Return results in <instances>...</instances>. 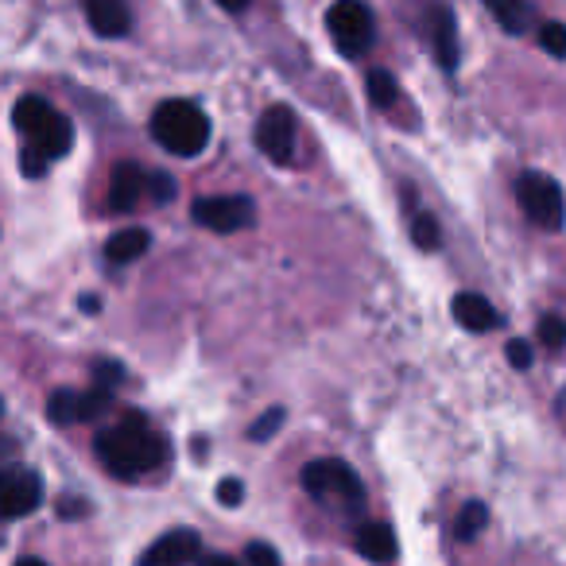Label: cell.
Masks as SVG:
<instances>
[{
    "instance_id": "obj_8",
    "label": "cell",
    "mask_w": 566,
    "mask_h": 566,
    "mask_svg": "<svg viewBox=\"0 0 566 566\" xmlns=\"http://www.w3.org/2000/svg\"><path fill=\"white\" fill-rule=\"evenodd\" d=\"M195 221L213 233H237V229L252 226V198L244 195H221V198H198Z\"/></svg>"
},
{
    "instance_id": "obj_14",
    "label": "cell",
    "mask_w": 566,
    "mask_h": 566,
    "mask_svg": "<svg viewBox=\"0 0 566 566\" xmlns=\"http://www.w3.org/2000/svg\"><path fill=\"white\" fill-rule=\"evenodd\" d=\"M144 182H148V175L140 171L136 164H120L117 171H113L109 179V206L117 213H128L136 202H140L144 195Z\"/></svg>"
},
{
    "instance_id": "obj_24",
    "label": "cell",
    "mask_w": 566,
    "mask_h": 566,
    "mask_svg": "<svg viewBox=\"0 0 566 566\" xmlns=\"http://www.w3.org/2000/svg\"><path fill=\"white\" fill-rule=\"evenodd\" d=\"M535 334H539V342L547 349H563L566 346V323L558 315H543L539 326H535Z\"/></svg>"
},
{
    "instance_id": "obj_31",
    "label": "cell",
    "mask_w": 566,
    "mask_h": 566,
    "mask_svg": "<svg viewBox=\"0 0 566 566\" xmlns=\"http://www.w3.org/2000/svg\"><path fill=\"white\" fill-rule=\"evenodd\" d=\"M218 501L226 504V509H237V504L244 501V481H237V478H226L218 485Z\"/></svg>"
},
{
    "instance_id": "obj_29",
    "label": "cell",
    "mask_w": 566,
    "mask_h": 566,
    "mask_svg": "<svg viewBox=\"0 0 566 566\" xmlns=\"http://www.w3.org/2000/svg\"><path fill=\"white\" fill-rule=\"evenodd\" d=\"M94 380H97V388H117L120 380H125V365H117V361H97L94 365Z\"/></svg>"
},
{
    "instance_id": "obj_9",
    "label": "cell",
    "mask_w": 566,
    "mask_h": 566,
    "mask_svg": "<svg viewBox=\"0 0 566 566\" xmlns=\"http://www.w3.org/2000/svg\"><path fill=\"white\" fill-rule=\"evenodd\" d=\"M202 555V539L190 527H179V532H167L164 539H156L148 551H144L140 566H187Z\"/></svg>"
},
{
    "instance_id": "obj_35",
    "label": "cell",
    "mask_w": 566,
    "mask_h": 566,
    "mask_svg": "<svg viewBox=\"0 0 566 566\" xmlns=\"http://www.w3.org/2000/svg\"><path fill=\"white\" fill-rule=\"evenodd\" d=\"M17 566H48V563H43V558H20Z\"/></svg>"
},
{
    "instance_id": "obj_15",
    "label": "cell",
    "mask_w": 566,
    "mask_h": 566,
    "mask_svg": "<svg viewBox=\"0 0 566 566\" xmlns=\"http://www.w3.org/2000/svg\"><path fill=\"white\" fill-rule=\"evenodd\" d=\"M12 120H17V128L28 136V144L35 140V136L43 133V128L55 120V109H51L43 97H35V94H28V97H20L17 102V109H12Z\"/></svg>"
},
{
    "instance_id": "obj_27",
    "label": "cell",
    "mask_w": 566,
    "mask_h": 566,
    "mask_svg": "<svg viewBox=\"0 0 566 566\" xmlns=\"http://www.w3.org/2000/svg\"><path fill=\"white\" fill-rule=\"evenodd\" d=\"M244 566H280V551H275L272 543L252 539L249 547H244Z\"/></svg>"
},
{
    "instance_id": "obj_23",
    "label": "cell",
    "mask_w": 566,
    "mask_h": 566,
    "mask_svg": "<svg viewBox=\"0 0 566 566\" xmlns=\"http://www.w3.org/2000/svg\"><path fill=\"white\" fill-rule=\"evenodd\" d=\"M539 48L547 51L551 59H566V24H558V20L539 24Z\"/></svg>"
},
{
    "instance_id": "obj_19",
    "label": "cell",
    "mask_w": 566,
    "mask_h": 566,
    "mask_svg": "<svg viewBox=\"0 0 566 566\" xmlns=\"http://www.w3.org/2000/svg\"><path fill=\"white\" fill-rule=\"evenodd\" d=\"M48 419L59 427H71V423H86L82 419V392H74V388H63V392H55L48 400Z\"/></svg>"
},
{
    "instance_id": "obj_36",
    "label": "cell",
    "mask_w": 566,
    "mask_h": 566,
    "mask_svg": "<svg viewBox=\"0 0 566 566\" xmlns=\"http://www.w3.org/2000/svg\"><path fill=\"white\" fill-rule=\"evenodd\" d=\"M0 416H4V400H0Z\"/></svg>"
},
{
    "instance_id": "obj_2",
    "label": "cell",
    "mask_w": 566,
    "mask_h": 566,
    "mask_svg": "<svg viewBox=\"0 0 566 566\" xmlns=\"http://www.w3.org/2000/svg\"><path fill=\"white\" fill-rule=\"evenodd\" d=\"M210 117L195 102H164L151 113V136L159 140V148L179 159L202 156L206 144H210Z\"/></svg>"
},
{
    "instance_id": "obj_20",
    "label": "cell",
    "mask_w": 566,
    "mask_h": 566,
    "mask_svg": "<svg viewBox=\"0 0 566 566\" xmlns=\"http://www.w3.org/2000/svg\"><path fill=\"white\" fill-rule=\"evenodd\" d=\"M365 90H369V102L377 105V109H392L396 97H400V86H396V78L388 71H369V78H365Z\"/></svg>"
},
{
    "instance_id": "obj_17",
    "label": "cell",
    "mask_w": 566,
    "mask_h": 566,
    "mask_svg": "<svg viewBox=\"0 0 566 566\" xmlns=\"http://www.w3.org/2000/svg\"><path fill=\"white\" fill-rule=\"evenodd\" d=\"M35 148L43 151L48 159H63V156H71V148H74V125L63 117V113H55V120H51L48 128H43L40 136H35Z\"/></svg>"
},
{
    "instance_id": "obj_30",
    "label": "cell",
    "mask_w": 566,
    "mask_h": 566,
    "mask_svg": "<svg viewBox=\"0 0 566 566\" xmlns=\"http://www.w3.org/2000/svg\"><path fill=\"white\" fill-rule=\"evenodd\" d=\"M504 357H509V365L512 369H532V346L527 342H520V338H512L509 346H504Z\"/></svg>"
},
{
    "instance_id": "obj_13",
    "label": "cell",
    "mask_w": 566,
    "mask_h": 566,
    "mask_svg": "<svg viewBox=\"0 0 566 566\" xmlns=\"http://www.w3.org/2000/svg\"><path fill=\"white\" fill-rule=\"evenodd\" d=\"M86 17L94 24V32L105 35V40H120L128 32V24H133L125 0H86Z\"/></svg>"
},
{
    "instance_id": "obj_5",
    "label": "cell",
    "mask_w": 566,
    "mask_h": 566,
    "mask_svg": "<svg viewBox=\"0 0 566 566\" xmlns=\"http://www.w3.org/2000/svg\"><path fill=\"white\" fill-rule=\"evenodd\" d=\"M326 28H331L334 48H338L346 59H361L365 51L373 48V40H377L373 12H369V4H361V0H338V4H331Z\"/></svg>"
},
{
    "instance_id": "obj_34",
    "label": "cell",
    "mask_w": 566,
    "mask_h": 566,
    "mask_svg": "<svg viewBox=\"0 0 566 566\" xmlns=\"http://www.w3.org/2000/svg\"><path fill=\"white\" fill-rule=\"evenodd\" d=\"M218 4L226 12H244V9H249V0H218Z\"/></svg>"
},
{
    "instance_id": "obj_22",
    "label": "cell",
    "mask_w": 566,
    "mask_h": 566,
    "mask_svg": "<svg viewBox=\"0 0 566 566\" xmlns=\"http://www.w3.org/2000/svg\"><path fill=\"white\" fill-rule=\"evenodd\" d=\"M411 241H416L423 252H434V249H439V241H442L439 221H434L431 213H416V221H411Z\"/></svg>"
},
{
    "instance_id": "obj_3",
    "label": "cell",
    "mask_w": 566,
    "mask_h": 566,
    "mask_svg": "<svg viewBox=\"0 0 566 566\" xmlns=\"http://www.w3.org/2000/svg\"><path fill=\"white\" fill-rule=\"evenodd\" d=\"M300 481H303V489L323 504H338V509H346V512H357L365 504L361 478H357L342 458H318V462H307L300 473Z\"/></svg>"
},
{
    "instance_id": "obj_16",
    "label": "cell",
    "mask_w": 566,
    "mask_h": 566,
    "mask_svg": "<svg viewBox=\"0 0 566 566\" xmlns=\"http://www.w3.org/2000/svg\"><path fill=\"white\" fill-rule=\"evenodd\" d=\"M151 249V233L140 226L133 229H120V233L109 237V244H105V256L113 260V264H128V260H140L144 252Z\"/></svg>"
},
{
    "instance_id": "obj_18",
    "label": "cell",
    "mask_w": 566,
    "mask_h": 566,
    "mask_svg": "<svg viewBox=\"0 0 566 566\" xmlns=\"http://www.w3.org/2000/svg\"><path fill=\"white\" fill-rule=\"evenodd\" d=\"M485 9L509 35H524L532 28V4L527 0H485Z\"/></svg>"
},
{
    "instance_id": "obj_28",
    "label": "cell",
    "mask_w": 566,
    "mask_h": 566,
    "mask_svg": "<svg viewBox=\"0 0 566 566\" xmlns=\"http://www.w3.org/2000/svg\"><path fill=\"white\" fill-rule=\"evenodd\" d=\"M48 164H51V159L43 156V151L35 148V144H28L24 156H20V171L32 175V179H43V175H48Z\"/></svg>"
},
{
    "instance_id": "obj_25",
    "label": "cell",
    "mask_w": 566,
    "mask_h": 566,
    "mask_svg": "<svg viewBox=\"0 0 566 566\" xmlns=\"http://www.w3.org/2000/svg\"><path fill=\"white\" fill-rule=\"evenodd\" d=\"M280 427H283V408H268L264 416H260L256 423L249 427V439L252 442H268L275 431H280Z\"/></svg>"
},
{
    "instance_id": "obj_11",
    "label": "cell",
    "mask_w": 566,
    "mask_h": 566,
    "mask_svg": "<svg viewBox=\"0 0 566 566\" xmlns=\"http://www.w3.org/2000/svg\"><path fill=\"white\" fill-rule=\"evenodd\" d=\"M454 318H458V326H465L470 334H485V331H496V326H501V315L493 311V303L478 292L454 295Z\"/></svg>"
},
{
    "instance_id": "obj_12",
    "label": "cell",
    "mask_w": 566,
    "mask_h": 566,
    "mask_svg": "<svg viewBox=\"0 0 566 566\" xmlns=\"http://www.w3.org/2000/svg\"><path fill=\"white\" fill-rule=\"evenodd\" d=\"M396 551H400V543H396V532H392L388 524L373 520V524H361V527H357V555H361V558L388 566V563L396 558Z\"/></svg>"
},
{
    "instance_id": "obj_1",
    "label": "cell",
    "mask_w": 566,
    "mask_h": 566,
    "mask_svg": "<svg viewBox=\"0 0 566 566\" xmlns=\"http://www.w3.org/2000/svg\"><path fill=\"white\" fill-rule=\"evenodd\" d=\"M94 450H97V462L120 481H136L140 473L156 470L167 458L164 434H159L140 411H125L117 427L97 434Z\"/></svg>"
},
{
    "instance_id": "obj_32",
    "label": "cell",
    "mask_w": 566,
    "mask_h": 566,
    "mask_svg": "<svg viewBox=\"0 0 566 566\" xmlns=\"http://www.w3.org/2000/svg\"><path fill=\"white\" fill-rule=\"evenodd\" d=\"M78 307L86 311V315H97V311H102V300H97V295H82Z\"/></svg>"
},
{
    "instance_id": "obj_6",
    "label": "cell",
    "mask_w": 566,
    "mask_h": 566,
    "mask_svg": "<svg viewBox=\"0 0 566 566\" xmlns=\"http://www.w3.org/2000/svg\"><path fill=\"white\" fill-rule=\"evenodd\" d=\"M256 148L280 167L295 159V113L287 105L264 109V117L256 120Z\"/></svg>"
},
{
    "instance_id": "obj_7",
    "label": "cell",
    "mask_w": 566,
    "mask_h": 566,
    "mask_svg": "<svg viewBox=\"0 0 566 566\" xmlns=\"http://www.w3.org/2000/svg\"><path fill=\"white\" fill-rule=\"evenodd\" d=\"M43 504V478L35 470H0V520H20Z\"/></svg>"
},
{
    "instance_id": "obj_21",
    "label": "cell",
    "mask_w": 566,
    "mask_h": 566,
    "mask_svg": "<svg viewBox=\"0 0 566 566\" xmlns=\"http://www.w3.org/2000/svg\"><path fill=\"white\" fill-rule=\"evenodd\" d=\"M489 524V509L481 501H470L462 512H458V520H454V535L462 543H473L481 535V527Z\"/></svg>"
},
{
    "instance_id": "obj_26",
    "label": "cell",
    "mask_w": 566,
    "mask_h": 566,
    "mask_svg": "<svg viewBox=\"0 0 566 566\" xmlns=\"http://www.w3.org/2000/svg\"><path fill=\"white\" fill-rule=\"evenodd\" d=\"M144 195H151V202L167 206L175 198V179L167 171H151L148 182H144Z\"/></svg>"
},
{
    "instance_id": "obj_33",
    "label": "cell",
    "mask_w": 566,
    "mask_h": 566,
    "mask_svg": "<svg viewBox=\"0 0 566 566\" xmlns=\"http://www.w3.org/2000/svg\"><path fill=\"white\" fill-rule=\"evenodd\" d=\"M202 566H241V563H237V558H229V555H206Z\"/></svg>"
},
{
    "instance_id": "obj_4",
    "label": "cell",
    "mask_w": 566,
    "mask_h": 566,
    "mask_svg": "<svg viewBox=\"0 0 566 566\" xmlns=\"http://www.w3.org/2000/svg\"><path fill=\"white\" fill-rule=\"evenodd\" d=\"M516 202L527 213V221L539 229H563L566 226V195L551 175L524 171L516 179Z\"/></svg>"
},
{
    "instance_id": "obj_10",
    "label": "cell",
    "mask_w": 566,
    "mask_h": 566,
    "mask_svg": "<svg viewBox=\"0 0 566 566\" xmlns=\"http://www.w3.org/2000/svg\"><path fill=\"white\" fill-rule=\"evenodd\" d=\"M431 48L442 71L447 74L458 71V59H462V48H458V20L447 4H434L431 9Z\"/></svg>"
}]
</instances>
